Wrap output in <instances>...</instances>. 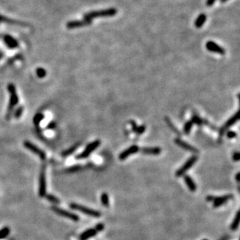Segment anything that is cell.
<instances>
[{"label": "cell", "instance_id": "6da1fadb", "mask_svg": "<svg viewBox=\"0 0 240 240\" xmlns=\"http://www.w3.org/2000/svg\"><path fill=\"white\" fill-rule=\"evenodd\" d=\"M118 13V10L114 8H110L106 10H99V11H93L90 13H88L84 15V20L87 21H92V20L96 17H113L116 15Z\"/></svg>", "mask_w": 240, "mask_h": 240}, {"label": "cell", "instance_id": "7a4b0ae2", "mask_svg": "<svg viewBox=\"0 0 240 240\" xmlns=\"http://www.w3.org/2000/svg\"><path fill=\"white\" fill-rule=\"evenodd\" d=\"M8 91L10 94V105L8 106V110H7L6 115V118L7 120H9L10 118L12 115V113L14 110V107L18 103L19 99L18 96H17V91H16L15 86L12 83H10L8 85Z\"/></svg>", "mask_w": 240, "mask_h": 240}, {"label": "cell", "instance_id": "3957f363", "mask_svg": "<svg viewBox=\"0 0 240 240\" xmlns=\"http://www.w3.org/2000/svg\"><path fill=\"white\" fill-rule=\"evenodd\" d=\"M69 207L70 208L73 209V210L79 211L85 214V215H86L91 216V217L99 218L101 216V213L99 211H98L93 210V209L90 208V207H85V206L81 205V204L72 203V204H70Z\"/></svg>", "mask_w": 240, "mask_h": 240}, {"label": "cell", "instance_id": "277c9868", "mask_svg": "<svg viewBox=\"0 0 240 240\" xmlns=\"http://www.w3.org/2000/svg\"><path fill=\"white\" fill-rule=\"evenodd\" d=\"M197 159H198V157H197V156H196V155L192 156L191 158H189L187 162H186L179 169L176 170V176L180 177V176H184V174L197 162Z\"/></svg>", "mask_w": 240, "mask_h": 240}, {"label": "cell", "instance_id": "5b68a950", "mask_svg": "<svg viewBox=\"0 0 240 240\" xmlns=\"http://www.w3.org/2000/svg\"><path fill=\"white\" fill-rule=\"evenodd\" d=\"M47 183H46V170L45 166H44L41 170L40 176H39V187L38 193L41 197H45L47 195Z\"/></svg>", "mask_w": 240, "mask_h": 240}, {"label": "cell", "instance_id": "8992f818", "mask_svg": "<svg viewBox=\"0 0 240 240\" xmlns=\"http://www.w3.org/2000/svg\"><path fill=\"white\" fill-rule=\"evenodd\" d=\"M52 210L55 213H56L58 215H61L64 218H66V219H70L72 221H74V222H79V217L76 214H74L72 212L68 211L66 210H64V209L61 208V207H56V206H54L52 207Z\"/></svg>", "mask_w": 240, "mask_h": 240}, {"label": "cell", "instance_id": "52a82bcc", "mask_svg": "<svg viewBox=\"0 0 240 240\" xmlns=\"http://www.w3.org/2000/svg\"><path fill=\"white\" fill-rule=\"evenodd\" d=\"M100 141L99 140H96V141H93V142L90 143L86 147L85 150L83 151V153H80L79 155L76 156V159H85V158H87L90 156V155L93 152H94L99 145H100Z\"/></svg>", "mask_w": 240, "mask_h": 240}, {"label": "cell", "instance_id": "ba28073f", "mask_svg": "<svg viewBox=\"0 0 240 240\" xmlns=\"http://www.w3.org/2000/svg\"><path fill=\"white\" fill-rule=\"evenodd\" d=\"M23 145H24V147L26 148V149L31 151L32 153L36 154L37 156H38L39 158H40L41 159H42V160H45V159H46V154H45V152H44L43 150H41V149H39L37 146L33 145V143L30 142V141H24Z\"/></svg>", "mask_w": 240, "mask_h": 240}, {"label": "cell", "instance_id": "9c48e42d", "mask_svg": "<svg viewBox=\"0 0 240 240\" xmlns=\"http://www.w3.org/2000/svg\"><path fill=\"white\" fill-rule=\"evenodd\" d=\"M238 118H239V112H238V110L236 111V113H235L233 116H232V118H229V119L225 122V125L221 128L220 131H219V137H222L225 131H226V130H228V128H229L230 127H232V125H234V124L238 121Z\"/></svg>", "mask_w": 240, "mask_h": 240}, {"label": "cell", "instance_id": "30bf717a", "mask_svg": "<svg viewBox=\"0 0 240 240\" xmlns=\"http://www.w3.org/2000/svg\"><path fill=\"white\" fill-rule=\"evenodd\" d=\"M174 142H175L176 145H177L178 146H180V147H181L182 149H184V150L191 152V153H194V154H197V153H199L198 149H197V148L194 147V146H192L191 145L188 144L187 142L180 139V138H176V139L174 140Z\"/></svg>", "mask_w": 240, "mask_h": 240}, {"label": "cell", "instance_id": "8fae6325", "mask_svg": "<svg viewBox=\"0 0 240 240\" xmlns=\"http://www.w3.org/2000/svg\"><path fill=\"white\" fill-rule=\"evenodd\" d=\"M140 150L139 147L137 145H131V147H129L128 149H125L124 151H123L122 153L119 155V159L120 160H124L128 157H129L131 155L134 154V153H137L138 151Z\"/></svg>", "mask_w": 240, "mask_h": 240}, {"label": "cell", "instance_id": "7c38bea8", "mask_svg": "<svg viewBox=\"0 0 240 240\" xmlns=\"http://www.w3.org/2000/svg\"><path fill=\"white\" fill-rule=\"evenodd\" d=\"M206 48L211 52H215V53H219L220 55H225V50L214 41H207L206 43Z\"/></svg>", "mask_w": 240, "mask_h": 240}, {"label": "cell", "instance_id": "4fadbf2b", "mask_svg": "<svg viewBox=\"0 0 240 240\" xmlns=\"http://www.w3.org/2000/svg\"><path fill=\"white\" fill-rule=\"evenodd\" d=\"M92 21H87V20H73V21H70L67 23L66 27L68 29H73V28H78V27H85V26H88V25L91 24Z\"/></svg>", "mask_w": 240, "mask_h": 240}, {"label": "cell", "instance_id": "5bb4252c", "mask_svg": "<svg viewBox=\"0 0 240 240\" xmlns=\"http://www.w3.org/2000/svg\"><path fill=\"white\" fill-rule=\"evenodd\" d=\"M232 197H233V196H232V194L224 195V196H222V197H215V200H213L214 207H220V206L223 205V204H225L228 200L232 199Z\"/></svg>", "mask_w": 240, "mask_h": 240}, {"label": "cell", "instance_id": "9a60e30c", "mask_svg": "<svg viewBox=\"0 0 240 240\" xmlns=\"http://www.w3.org/2000/svg\"><path fill=\"white\" fill-rule=\"evenodd\" d=\"M141 153L146 155H152V156H157L162 152L160 148L159 147H144L141 149Z\"/></svg>", "mask_w": 240, "mask_h": 240}, {"label": "cell", "instance_id": "2e32d148", "mask_svg": "<svg viewBox=\"0 0 240 240\" xmlns=\"http://www.w3.org/2000/svg\"><path fill=\"white\" fill-rule=\"evenodd\" d=\"M3 39L4 41H5V44L8 46V48H11V49H14V48H18V41H17L16 39H14L13 37L10 36V35H5Z\"/></svg>", "mask_w": 240, "mask_h": 240}, {"label": "cell", "instance_id": "e0dca14e", "mask_svg": "<svg viewBox=\"0 0 240 240\" xmlns=\"http://www.w3.org/2000/svg\"><path fill=\"white\" fill-rule=\"evenodd\" d=\"M184 181H185L187 187H188V189L191 192H195V191H197V185H196L194 181L193 180V179L190 176H184Z\"/></svg>", "mask_w": 240, "mask_h": 240}, {"label": "cell", "instance_id": "ac0fdd59", "mask_svg": "<svg viewBox=\"0 0 240 240\" xmlns=\"http://www.w3.org/2000/svg\"><path fill=\"white\" fill-rule=\"evenodd\" d=\"M97 232L95 229H89L86 231L83 232L80 235V240H87L92 237L95 236Z\"/></svg>", "mask_w": 240, "mask_h": 240}, {"label": "cell", "instance_id": "d6986e66", "mask_svg": "<svg viewBox=\"0 0 240 240\" xmlns=\"http://www.w3.org/2000/svg\"><path fill=\"white\" fill-rule=\"evenodd\" d=\"M80 145H81V144H80V143H76V144H75L74 145H72V147H70L69 149H68L67 150L64 151V152L61 153V156H62L63 157H67V156H70V155H72V153H74Z\"/></svg>", "mask_w": 240, "mask_h": 240}, {"label": "cell", "instance_id": "ffe728a7", "mask_svg": "<svg viewBox=\"0 0 240 240\" xmlns=\"http://www.w3.org/2000/svg\"><path fill=\"white\" fill-rule=\"evenodd\" d=\"M206 19H207V17H206L205 14H200V15L198 16V17L197 18V20H195V23H194L195 27H197V28H200V27L204 25V23H205Z\"/></svg>", "mask_w": 240, "mask_h": 240}, {"label": "cell", "instance_id": "44dd1931", "mask_svg": "<svg viewBox=\"0 0 240 240\" xmlns=\"http://www.w3.org/2000/svg\"><path fill=\"white\" fill-rule=\"evenodd\" d=\"M239 214H240V211H238L236 215H235V219H234V220L232 221V223L231 224V226H230L231 230L235 231L238 229V225H239Z\"/></svg>", "mask_w": 240, "mask_h": 240}, {"label": "cell", "instance_id": "7402d4cb", "mask_svg": "<svg viewBox=\"0 0 240 240\" xmlns=\"http://www.w3.org/2000/svg\"><path fill=\"white\" fill-rule=\"evenodd\" d=\"M0 22H5V23H10V24H13V25H19V26H22V27L27 26V25L23 24V23H20V22L15 21V20H10V19L6 18V17H2V16H0Z\"/></svg>", "mask_w": 240, "mask_h": 240}, {"label": "cell", "instance_id": "603a6c76", "mask_svg": "<svg viewBox=\"0 0 240 240\" xmlns=\"http://www.w3.org/2000/svg\"><path fill=\"white\" fill-rule=\"evenodd\" d=\"M165 121H166V122L167 123L168 126H169V128H171V130H172V131H173L174 133H176V134H178V135H180V136L181 135V133L180 132L179 130H178L177 128H176L175 126H174V124H172V121H171V120L169 119V118H168V117H165Z\"/></svg>", "mask_w": 240, "mask_h": 240}, {"label": "cell", "instance_id": "cb8c5ba5", "mask_svg": "<svg viewBox=\"0 0 240 240\" xmlns=\"http://www.w3.org/2000/svg\"><path fill=\"white\" fill-rule=\"evenodd\" d=\"M100 200H101V203L103 204V206L104 207H108L110 206V202H109V196L106 193H103V194H101L100 197Z\"/></svg>", "mask_w": 240, "mask_h": 240}, {"label": "cell", "instance_id": "d4e9b609", "mask_svg": "<svg viewBox=\"0 0 240 240\" xmlns=\"http://www.w3.org/2000/svg\"><path fill=\"white\" fill-rule=\"evenodd\" d=\"M193 127V123L191 121H188L186 122V124H184V134H189L190 133H191V128H192Z\"/></svg>", "mask_w": 240, "mask_h": 240}, {"label": "cell", "instance_id": "484cf974", "mask_svg": "<svg viewBox=\"0 0 240 240\" xmlns=\"http://www.w3.org/2000/svg\"><path fill=\"white\" fill-rule=\"evenodd\" d=\"M44 118H45V116H44L42 114H41V113L37 114L34 116V118H33V123H34L35 125L38 126L39 124H40L41 121L44 119Z\"/></svg>", "mask_w": 240, "mask_h": 240}, {"label": "cell", "instance_id": "4316f807", "mask_svg": "<svg viewBox=\"0 0 240 240\" xmlns=\"http://www.w3.org/2000/svg\"><path fill=\"white\" fill-rule=\"evenodd\" d=\"M10 229L8 227H5L3 229H2L0 230V239H2V238H6L7 235L10 234Z\"/></svg>", "mask_w": 240, "mask_h": 240}, {"label": "cell", "instance_id": "83f0119b", "mask_svg": "<svg viewBox=\"0 0 240 240\" xmlns=\"http://www.w3.org/2000/svg\"><path fill=\"white\" fill-rule=\"evenodd\" d=\"M191 121H192L193 124H197V125H202L203 124V119H201V118H200V117L198 116V115L197 114H194V116L192 117V120H191Z\"/></svg>", "mask_w": 240, "mask_h": 240}, {"label": "cell", "instance_id": "f1b7e54d", "mask_svg": "<svg viewBox=\"0 0 240 240\" xmlns=\"http://www.w3.org/2000/svg\"><path fill=\"white\" fill-rule=\"evenodd\" d=\"M46 197L47 200H49L50 202H52V203H54V204H59L60 203V200L55 196L52 195V194H48V195L45 196Z\"/></svg>", "mask_w": 240, "mask_h": 240}, {"label": "cell", "instance_id": "f546056e", "mask_svg": "<svg viewBox=\"0 0 240 240\" xmlns=\"http://www.w3.org/2000/svg\"><path fill=\"white\" fill-rule=\"evenodd\" d=\"M37 75L39 77V78H44V77L46 76V71L45 69H44L43 68H38L37 69Z\"/></svg>", "mask_w": 240, "mask_h": 240}, {"label": "cell", "instance_id": "4dcf8cb0", "mask_svg": "<svg viewBox=\"0 0 240 240\" xmlns=\"http://www.w3.org/2000/svg\"><path fill=\"white\" fill-rule=\"evenodd\" d=\"M80 169H81V166H80V165H75V166H72L68 167L65 171L68 172H77V171L79 170Z\"/></svg>", "mask_w": 240, "mask_h": 240}, {"label": "cell", "instance_id": "1f68e13d", "mask_svg": "<svg viewBox=\"0 0 240 240\" xmlns=\"http://www.w3.org/2000/svg\"><path fill=\"white\" fill-rule=\"evenodd\" d=\"M23 106H20V107H18L17 109V110L14 112V116H15V118H17V119H19V118L21 117L22 114H23Z\"/></svg>", "mask_w": 240, "mask_h": 240}, {"label": "cell", "instance_id": "d6a6232c", "mask_svg": "<svg viewBox=\"0 0 240 240\" xmlns=\"http://www.w3.org/2000/svg\"><path fill=\"white\" fill-rule=\"evenodd\" d=\"M145 129H146L145 126V125H141V126H139V127H137V131H136L135 133L137 134H142L143 133H144L145 131Z\"/></svg>", "mask_w": 240, "mask_h": 240}, {"label": "cell", "instance_id": "836d02e7", "mask_svg": "<svg viewBox=\"0 0 240 240\" xmlns=\"http://www.w3.org/2000/svg\"><path fill=\"white\" fill-rule=\"evenodd\" d=\"M226 135L228 138H234V137H236L237 134L233 131H229L226 133Z\"/></svg>", "mask_w": 240, "mask_h": 240}, {"label": "cell", "instance_id": "e575fe53", "mask_svg": "<svg viewBox=\"0 0 240 240\" xmlns=\"http://www.w3.org/2000/svg\"><path fill=\"white\" fill-rule=\"evenodd\" d=\"M103 229H104V225L102 223H99L97 224V225H96V227H95V229L96 230V232H101V231H103Z\"/></svg>", "mask_w": 240, "mask_h": 240}, {"label": "cell", "instance_id": "d590c367", "mask_svg": "<svg viewBox=\"0 0 240 240\" xmlns=\"http://www.w3.org/2000/svg\"><path fill=\"white\" fill-rule=\"evenodd\" d=\"M232 159H233L234 162H238L239 161V153L238 152H235V153H233Z\"/></svg>", "mask_w": 240, "mask_h": 240}, {"label": "cell", "instance_id": "8d00e7d4", "mask_svg": "<svg viewBox=\"0 0 240 240\" xmlns=\"http://www.w3.org/2000/svg\"><path fill=\"white\" fill-rule=\"evenodd\" d=\"M56 128V123L55 121H52V122H50L49 124L47 126V128L48 129H54V128Z\"/></svg>", "mask_w": 240, "mask_h": 240}, {"label": "cell", "instance_id": "74e56055", "mask_svg": "<svg viewBox=\"0 0 240 240\" xmlns=\"http://www.w3.org/2000/svg\"><path fill=\"white\" fill-rule=\"evenodd\" d=\"M130 123H131V127H132V131H134V132H136L137 128V124H136V122L134 121H130Z\"/></svg>", "mask_w": 240, "mask_h": 240}, {"label": "cell", "instance_id": "f35d334b", "mask_svg": "<svg viewBox=\"0 0 240 240\" xmlns=\"http://www.w3.org/2000/svg\"><path fill=\"white\" fill-rule=\"evenodd\" d=\"M216 0H207V6H211L215 2Z\"/></svg>", "mask_w": 240, "mask_h": 240}, {"label": "cell", "instance_id": "ab89813d", "mask_svg": "<svg viewBox=\"0 0 240 240\" xmlns=\"http://www.w3.org/2000/svg\"><path fill=\"white\" fill-rule=\"evenodd\" d=\"M215 196H211V195L207 196L206 200H207V201H213V200H215Z\"/></svg>", "mask_w": 240, "mask_h": 240}, {"label": "cell", "instance_id": "60d3db41", "mask_svg": "<svg viewBox=\"0 0 240 240\" xmlns=\"http://www.w3.org/2000/svg\"><path fill=\"white\" fill-rule=\"evenodd\" d=\"M239 175L240 172H237L236 176H235V180H236L237 182H239Z\"/></svg>", "mask_w": 240, "mask_h": 240}, {"label": "cell", "instance_id": "b9f144b4", "mask_svg": "<svg viewBox=\"0 0 240 240\" xmlns=\"http://www.w3.org/2000/svg\"><path fill=\"white\" fill-rule=\"evenodd\" d=\"M227 1H228V0H221V2H227Z\"/></svg>", "mask_w": 240, "mask_h": 240}, {"label": "cell", "instance_id": "7bdbcfd3", "mask_svg": "<svg viewBox=\"0 0 240 240\" xmlns=\"http://www.w3.org/2000/svg\"><path fill=\"white\" fill-rule=\"evenodd\" d=\"M202 240H208V239H206V238H204V239H202Z\"/></svg>", "mask_w": 240, "mask_h": 240}]
</instances>
